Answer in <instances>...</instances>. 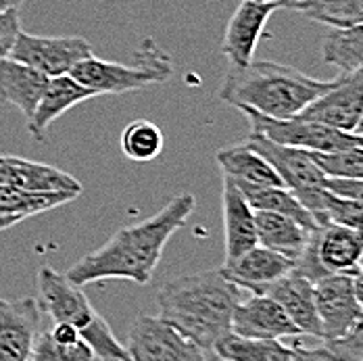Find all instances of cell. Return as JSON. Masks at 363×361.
<instances>
[{
	"instance_id": "23",
	"label": "cell",
	"mask_w": 363,
	"mask_h": 361,
	"mask_svg": "<svg viewBox=\"0 0 363 361\" xmlns=\"http://www.w3.org/2000/svg\"><path fill=\"white\" fill-rule=\"evenodd\" d=\"M255 226H257V243L265 249L284 255L292 261L298 259L309 236L315 228H307L292 217L269 213V211H255Z\"/></svg>"
},
{
	"instance_id": "32",
	"label": "cell",
	"mask_w": 363,
	"mask_h": 361,
	"mask_svg": "<svg viewBox=\"0 0 363 361\" xmlns=\"http://www.w3.org/2000/svg\"><path fill=\"white\" fill-rule=\"evenodd\" d=\"M324 217L326 221L340 223L353 230L363 232V203L336 196L332 192H324Z\"/></svg>"
},
{
	"instance_id": "26",
	"label": "cell",
	"mask_w": 363,
	"mask_h": 361,
	"mask_svg": "<svg viewBox=\"0 0 363 361\" xmlns=\"http://www.w3.org/2000/svg\"><path fill=\"white\" fill-rule=\"evenodd\" d=\"M289 9L332 30H347L363 23V0H296Z\"/></svg>"
},
{
	"instance_id": "25",
	"label": "cell",
	"mask_w": 363,
	"mask_h": 361,
	"mask_svg": "<svg viewBox=\"0 0 363 361\" xmlns=\"http://www.w3.org/2000/svg\"><path fill=\"white\" fill-rule=\"evenodd\" d=\"M236 186L240 188L247 203L255 211H269V213L292 217L307 228L320 226L315 221V217L311 216V211L292 194L286 186H245V184H236Z\"/></svg>"
},
{
	"instance_id": "12",
	"label": "cell",
	"mask_w": 363,
	"mask_h": 361,
	"mask_svg": "<svg viewBox=\"0 0 363 361\" xmlns=\"http://www.w3.org/2000/svg\"><path fill=\"white\" fill-rule=\"evenodd\" d=\"M282 6L284 2L280 0H269V2L240 0L238 9L228 21L221 42V52L228 59V67L238 70V67H247L251 61H255L257 44L265 32L269 17Z\"/></svg>"
},
{
	"instance_id": "28",
	"label": "cell",
	"mask_w": 363,
	"mask_h": 361,
	"mask_svg": "<svg viewBox=\"0 0 363 361\" xmlns=\"http://www.w3.org/2000/svg\"><path fill=\"white\" fill-rule=\"evenodd\" d=\"M322 55L340 72L363 70V23L347 30H330L322 40Z\"/></svg>"
},
{
	"instance_id": "40",
	"label": "cell",
	"mask_w": 363,
	"mask_h": 361,
	"mask_svg": "<svg viewBox=\"0 0 363 361\" xmlns=\"http://www.w3.org/2000/svg\"><path fill=\"white\" fill-rule=\"evenodd\" d=\"M353 134H359V136H363V117H362V121L357 123V128H355V132Z\"/></svg>"
},
{
	"instance_id": "3",
	"label": "cell",
	"mask_w": 363,
	"mask_h": 361,
	"mask_svg": "<svg viewBox=\"0 0 363 361\" xmlns=\"http://www.w3.org/2000/svg\"><path fill=\"white\" fill-rule=\"evenodd\" d=\"M332 86L296 67L274 61H251L247 67H228L219 99L236 109H253L274 119L301 115Z\"/></svg>"
},
{
	"instance_id": "24",
	"label": "cell",
	"mask_w": 363,
	"mask_h": 361,
	"mask_svg": "<svg viewBox=\"0 0 363 361\" xmlns=\"http://www.w3.org/2000/svg\"><path fill=\"white\" fill-rule=\"evenodd\" d=\"M216 161L223 176L245 186H284L274 167L251 146L234 145L219 148Z\"/></svg>"
},
{
	"instance_id": "7",
	"label": "cell",
	"mask_w": 363,
	"mask_h": 361,
	"mask_svg": "<svg viewBox=\"0 0 363 361\" xmlns=\"http://www.w3.org/2000/svg\"><path fill=\"white\" fill-rule=\"evenodd\" d=\"M247 145L257 150L280 176L282 184L311 211L318 223H326L324 217V182L326 176L318 167L313 155L309 150L276 145L261 134H249Z\"/></svg>"
},
{
	"instance_id": "8",
	"label": "cell",
	"mask_w": 363,
	"mask_h": 361,
	"mask_svg": "<svg viewBox=\"0 0 363 361\" xmlns=\"http://www.w3.org/2000/svg\"><path fill=\"white\" fill-rule=\"evenodd\" d=\"M238 111L247 117L253 134H261L263 138L276 145L292 146L309 152H332L347 146L363 145V136L359 134L340 132L324 123L309 121L301 115L291 119H274L257 113L253 109H238Z\"/></svg>"
},
{
	"instance_id": "37",
	"label": "cell",
	"mask_w": 363,
	"mask_h": 361,
	"mask_svg": "<svg viewBox=\"0 0 363 361\" xmlns=\"http://www.w3.org/2000/svg\"><path fill=\"white\" fill-rule=\"evenodd\" d=\"M15 223H19L15 217L6 216L4 211H0V230H6V228H11V226H15Z\"/></svg>"
},
{
	"instance_id": "34",
	"label": "cell",
	"mask_w": 363,
	"mask_h": 361,
	"mask_svg": "<svg viewBox=\"0 0 363 361\" xmlns=\"http://www.w3.org/2000/svg\"><path fill=\"white\" fill-rule=\"evenodd\" d=\"M21 32V26H19V9H6L0 13V59L9 57L13 46H15V40Z\"/></svg>"
},
{
	"instance_id": "33",
	"label": "cell",
	"mask_w": 363,
	"mask_h": 361,
	"mask_svg": "<svg viewBox=\"0 0 363 361\" xmlns=\"http://www.w3.org/2000/svg\"><path fill=\"white\" fill-rule=\"evenodd\" d=\"M326 347L336 361H363V316L345 336L326 340Z\"/></svg>"
},
{
	"instance_id": "36",
	"label": "cell",
	"mask_w": 363,
	"mask_h": 361,
	"mask_svg": "<svg viewBox=\"0 0 363 361\" xmlns=\"http://www.w3.org/2000/svg\"><path fill=\"white\" fill-rule=\"evenodd\" d=\"M353 289H355L357 303H359V307H362V311H363V267L353 274Z\"/></svg>"
},
{
	"instance_id": "29",
	"label": "cell",
	"mask_w": 363,
	"mask_h": 361,
	"mask_svg": "<svg viewBox=\"0 0 363 361\" xmlns=\"http://www.w3.org/2000/svg\"><path fill=\"white\" fill-rule=\"evenodd\" d=\"M121 150L130 161L146 163L163 152V132L148 119H136L121 132Z\"/></svg>"
},
{
	"instance_id": "10",
	"label": "cell",
	"mask_w": 363,
	"mask_h": 361,
	"mask_svg": "<svg viewBox=\"0 0 363 361\" xmlns=\"http://www.w3.org/2000/svg\"><path fill=\"white\" fill-rule=\"evenodd\" d=\"M9 57L34 67L46 77H59L69 75L77 63L92 57V46L86 38L79 36L52 38L19 32Z\"/></svg>"
},
{
	"instance_id": "14",
	"label": "cell",
	"mask_w": 363,
	"mask_h": 361,
	"mask_svg": "<svg viewBox=\"0 0 363 361\" xmlns=\"http://www.w3.org/2000/svg\"><path fill=\"white\" fill-rule=\"evenodd\" d=\"M42 316L38 299H0V361H30Z\"/></svg>"
},
{
	"instance_id": "39",
	"label": "cell",
	"mask_w": 363,
	"mask_h": 361,
	"mask_svg": "<svg viewBox=\"0 0 363 361\" xmlns=\"http://www.w3.org/2000/svg\"><path fill=\"white\" fill-rule=\"evenodd\" d=\"M205 361H223L219 357L216 351H207V355H205Z\"/></svg>"
},
{
	"instance_id": "22",
	"label": "cell",
	"mask_w": 363,
	"mask_h": 361,
	"mask_svg": "<svg viewBox=\"0 0 363 361\" xmlns=\"http://www.w3.org/2000/svg\"><path fill=\"white\" fill-rule=\"evenodd\" d=\"M50 77L11 57L0 59V101L21 111L26 121L34 115Z\"/></svg>"
},
{
	"instance_id": "2",
	"label": "cell",
	"mask_w": 363,
	"mask_h": 361,
	"mask_svg": "<svg viewBox=\"0 0 363 361\" xmlns=\"http://www.w3.org/2000/svg\"><path fill=\"white\" fill-rule=\"evenodd\" d=\"M242 289L219 270H205L165 282L157 292L159 318L180 330L203 351H213L232 334V316Z\"/></svg>"
},
{
	"instance_id": "41",
	"label": "cell",
	"mask_w": 363,
	"mask_h": 361,
	"mask_svg": "<svg viewBox=\"0 0 363 361\" xmlns=\"http://www.w3.org/2000/svg\"><path fill=\"white\" fill-rule=\"evenodd\" d=\"M284 2V6H291L292 2H296V0H282Z\"/></svg>"
},
{
	"instance_id": "15",
	"label": "cell",
	"mask_w": 363,
	"mask_h": 361,
	"mask_svg": "<svg viewBox=\"0 0 363 361\" xmlns=\"http://www.w3.org/2000/svg\"><path fill=\"white\" fill-rule=\"evenodd\" d=\"M223 361H336L328 347H305L303 343L284 345L280 338H240L228 334L216 349Z\"/></svg>"
},
{
	"instance_id": "30",
	"label": "cell",
	"mask_w": 363,
	"mask_h": 361,
	"mask_svg": "<svg viewBox=\"0 0 363 361\" xmlns=\"http://www.w3.org/2000/svg\"><path fill=\"white\" fill-rule=\"evenodd\" d=\"M94 351L86 340H63L50 328H42L30 361H94Z\"/></svg>"
},
{
	"instance_id": "11",
	"label": "cell",
	"mask_w": 363,
	"mask_h": 361,
	"mask_svg": "<svg viewBox=\"0 0 363 361\" xmlns=\"http://www.w3.org/2000/svg\"><path fill=\"white\" fill-rule=\"evenodd\" d=\"M301 117L353 134L363 117V70L340 72L332 79V86L305 109Z\"/></svg>"
},
{
	"instance_id": "38",
	"label": "cell",
	"mask_w": 363,
	"mask_h": 361,
	"mask_svg": "<svg viewBox=\"0 0 363 361\" xmlns=\"http://www.w3.org/2000/svg\"><path fill=\"white\" fill-rule=\"evenodd\" d=\"M23 0H0V13L2 11H6V9H15V6H19Z\"/></svg>"
},
{
	"instance_id": "31",
	"label": "cell",
	"mask_w": 363,
	"mask_h": 361,
	"mask_svg": "<svg viewBox=\"0 0 363 361\" xmlns=\"http://www.w3.org/2000/svg\"><path fill=\"white\" fill-rule=\"evenodd\" d=\"M322 174L332 180H363V145L332 152H311Z\"/></svg>"
},
{
	"instance_id": "4",
	"label": "cell",
	"mask_w": 363,
	"mask_h": 361,
	"mask_svg": "<svg viewBox=\"0 0 363 361\" xmlns=\"http://www.w3.org/2000/svg\"><path fill=\"white\" fill-rule=\"evenodd\" d=\"M38 305L50 322L72 324L99 361H132L128 349L115 338L111 326L82 292V287L72 284L65 274L48 265L38 270Z\"/></svg>"
},
{
	"instance_id": "5",
	"label": "cell",
	"mask_w": 363,
	"mask_h": 361,
	"mask_svg": "<svg viewBox=\"0 0 363 361\" xmlns=\"http://www.w3.org/2000/svg\"><path fill=\"white\" fill-rule=\"evenodd\" d=\"M363 232L340 223H320L294 261V274L318 282L328 274H353L362 270Z\"/></svg>"
},
{
	"instance_id": "6",
	"label": "cell",
	"mask_w": 363,
	"mask_h": 361,
	"mask_svg": "<svg viewBox=\"0 0 363 361\" xmlns=\"http://www.w3.org/2000/svg\"><path fill=\"white\" fill-rule=\"evenodd\" d=\"M82 86L99 94H125L152 84L167 82L172 77V63L159 48H146L138 52L136 65H121L96 59L94 55L77 63L69 73Z\"/></svg>"
},
{
	"instance_id": "17",
	"label": "cell",
	"mask_w": 363,
	"mask_h": 361,
	"mask_svg": "<svg viewBox=\"0 0 363 361\" xmlns=\"http://www.w3.org/2000/svg\"><path fill=\"white\" fill-rule=\"evenodd\" d=\"M0 186H11L26 192H69L82 194V184L72 174L46 163L21 157L0 155Z\"/></svg>"
},
{
	"instance_id": "13",
	"label": "cell",
	"mask_w": 363,
	"mask_h": 361,
	"mask_svg": "<svg viewBox=\"0 0 363 361\" xmlns=\"http://www.w3.org/2000/svg\"><path fill=\"white\" fill-rule=\"evenodd\" d=\"M353 274H328L313 284V299L324 340L345 336L363 316L353 289Z\"/></svg>"
},
{
	"instance_id": "21",
	"label": "cell",
	"mask_w": 363,
	"mask_h": 361,
	"mask_svg": "<svg viewBox=\"0 0 363 361\" xmlns=\"http://www.w3.org/2000/svg\"><path fill=\"white\" fill-rule=\"evenodd\" d=\"M96 94L82 86L72 75H59V77H50L46 84V90L42 92V99L38 103L34 115L28 119V130L32 134V138L38 143L46 140V132L50 128L52 121H57L63 113H67L69 109L94 99Z\"/></svg>"
},
{
	"instance_id": "35",
	"label": "cell",
	"mask_w": 363,
	"mask_h": 361,
	"mask_svg": "<svg viewBox=\"0 0 363 361\" xmlns=\"http://www.w3.org/2000/svg\"><path fill=\"white\" fill-rule=\"evenodd\" d=\"M324 188L336 196L363 203V180H332V178H326Z\"/></svg>"
},
{
	"instance_id": "16",
	"label": "cell",
	"mask_w": 363,
	"mask_h": 361,
	"mask_svg": "<svg viewBox=\"0 0 363 361\" xmlns=\"http://www.w3.org/2000/svg\"><path fill=\"white\" fill-rule=\"evenodd\" d=\"M232 334L240 338H291L303 336L286 311L267 294L242 299L232 316Z\"/></svg>"
},
{
	"instance_id": "19",
	"label": "cell",
	"mask_w": 363,
	"mask_h": 361,
	"mask_svg": "<svg viewBox=\"0 0 363 361\" xmlns=\"http://www.w3.org/2000/svg\"><path fill=\"white\" fill-rule=\"evenodd\" d=\"M259 294L272 296L286 311V316L303 336L309 334L315 338H324L320 316L315 309V299H313V282L291 272L284 278L267 284Z\"/></svg>"
},
{
	"instance_id": "9",
	"label": "cell",
	"mask_w": 363,
	"mask_h": 361,
	"mask_svg": "<svg viewBox=\"0 0 363 361\" xmlns=\"http://www.w3.org/2000/svg\"><path fill=\"white\" fill-rule=\"evenodd\" d=\"M132 361H205L207 351L159 316H138L125 345Z\"/></svg>"
},
{
	"instance_id": "42",
	"label": "cell",
	"mask_w": 363,
	"mask_h": 361,
	"mask_svg": "<svg viewBox=\"0 0 363 361\" xmlns=\"http://www.w3.org/2000/svg\"><path fill=\"white\" fill-rule=\"evenodd\" d=\"M259 2H269V0H259ZM280 2H282V0H280Z\"/></svg>"
},
{
	"instance_id": "20",
	"label": "cell",
	"mask_w": 363,
	"mask_h": 361,
	"mask_svg": "<svg viewBox=\"0 0 363 361\" xmlns=\"http://www.w3.org/2000/svg\"><path fill=\"white\" fill-rule=\"evenodd\" d=\"M221 209H223V245H225L223 263H228L251 251L259 243H257L255 209L247 203L240 188L225 176L221 190Z\"/></svg>"
},
{
	"instance_id": "18",
	"label": "cell",
	"mask_w": 363,
	"mask_h": 361,
	"mask_svg": "<svg viewBox=\"0 0 363 361\" xmlns=\"http://www.w3.org/2000/svg\"><path fill=\"white\" fill-rule=\"evenodd\" d=\"M292 270H294L292 259L272 249H265L261 245H255L251 251L219 267V272L230 282H234L238 289L249 290L251 294H259L267 284L284 278Z\"/></svg>"
},
{
	"instance_id": "27",
	"label": "cell",
	"mask_w": 363,
	"mask_h": 361,
	"mask_svg": "<svg viewBox=\"0 0 363 361\" xmlns=\"http://www.w3.org/2000/svg\"><path fill=\"white\" fill-rule=\"evenodd\" d=\"M75 199L77 194L69 192H26L11 186H0V211L15 217L17 221L67 205Z\"/></svg>"
},
{
	"instance_id": "1",
	"label": "cell",
	"mask_w": 363,
	"mask_h": 361,
	"mask_svg": "<svg viewBox=\"0 0 363 361\" xmlns=\"http://www.w3.org/2000/svg\"><path fill=\"white\" fill-rule=\"evenodd\" d=\"M194 207V194L184 192L174 196L159 213L117 230L103 247L75 261L65 278L75 287L96 284L103 280H130L145 287L163 257L165 245L186 226Z\"/></svg>"
}]
</instances>
